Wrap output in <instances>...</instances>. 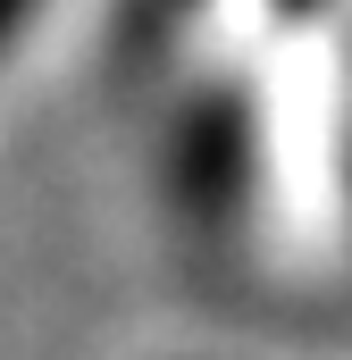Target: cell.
I'll list each match as a JSON object with an SVG mask.
<instances>
[{
  "instance_id": "cell-3",
  "label": "cell",
  "mask_w": 352,
  "mask_h": 360,
  "mask_svg": "<svg viewBox=\"0 0 352 360\" xmlns=\"http://www.w3.org/2000/svg\"><path fill=\"white\" fill-rule=\"evenodd\" d=\"M25 17H34V0H0V51L17 42V25H25Z\"/></svg>"
},
{
  "instance_id": "cell-2",
  "label": "cell",
  "mask_w": 352,
  "mask_h": 360,
  "mask_svg": "<svg viewBox=\"0 0 352 360\" xmlns=\"http://www.w3.org/2000/svg\"><path fill=\"white\" fill-rule=\"evenodd\" d=\"M184 8H193V0H126V42H134V51H160Z\"/></svg>"
},
{
  "instance_id": "cell-1",
  "label": "cell",
  "mask_w": 352,
  "mask_h": 360,
  "mask_svg": "<svg viewBox=\"0 0 352 360\" xmlns=\"http://www.w3.org/2000/svg\"><path fill=\"white\" fill-rule=\"evenodd\" d=\"M168 184L193 226H227L252 193V101L235 84H210L176 109L168 134Z\"/></svg>"
}]
</instances>
